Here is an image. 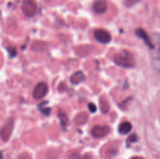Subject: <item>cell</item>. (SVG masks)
<instances>
[{
	"instance_id": "1",
	"label": "cell",
	"mask_w": 160,
	"mask_h": 159,
	"mask_svg": "<svg viewBox=\"0 0 160 159\" xmlns=\"http://www.w3.org/2000/svg\"><path fill=\"white\" fill-rule=\"evenodd\" d=\"M114 62L124 68H134L136 65L135 59L131 51L122 49L116 53L113 57Z\"/></svg>"
},
{
	"instance_id": "2",
	"label": "cell",
	"mask_w": 160,
	"mask_h": 159,
	"mask_svg": "<svg viewBox=\"0 0 160 159\" xmlns=\"http://www.w3.org/2000/svg\"><path fill=\"white\" fill-rule=\"evenodd\" d=\"M13 127L14 120L13 118H10L6 122V124L2 126V128L1 129V131H0V137H1L2 140L3 141H7L9 140V137H11L12 130H13Z\"/></svg>"
},
{
	"instance_id": "3",
	"label": "cell",
	"mask_w": 160,
	"mask_h": 159,
	"mask_svg": "<svg viewBox=\"0 0 160 159\" xmlns=\"http://www.w3.org/2000/svg\"><path fill=\"white\" fill-rule=\"evenodd\" d=\"M48 90V87L45 83L40 82L35 86L33 91V97L34 99L40 100L43 98L47 94Z\"/></svg>"
},
{
	"instance_id": "4",
	"label": "cell",
	"mask_w": 160,
	"mask_h": 159,
	"mask_svg": "<svg viewBox=\"0 0 160 159\" xmlns=\"http://www.w3.org/2000/svg\"><path fill=\"white\" fill-rule=\"evenodd\" d=\"M22 11L28 17H32L36 12V4L33 0H24L22 5Z\"/></svg>"
},
{
	"instance_id": "5",
	"label": "cell",
	"mask_w": 160,
	"mask_h": 159,
	"mask_svg": "<svg viewBox=\"0 0 160 159\" xmlns=\"http://www.w3.org/2000/svg\"><path fill=\"white\" fill-rule=\"evenodd\" d=\"M94 36H95V38L102 44H108L112 40L110 34L107 31L103 29L95 30L94 32Z\"/></svg>"
},
{
	"instance_id": "6",
	"label": "cell",
	"mask_w": 160,
	"mask_h": 159,
	"mask_svg": "<svg viewBox=\"0 0 160 159\" xmlns=\"http://www.w3.org/2000/svg\"><path fill=\"white\" fill-rule=\"evenodd\" d=\"M110 131V128L108 126H94L92 129L91 133H92V137L95 138H102L107 135Z\"/></svg>"
},
{
	"instance_id": "7",
	"label": "cell",
	"mask_w": 160,
	"mask_h": 159,
	"mask_svg": "<svg viewBox=\"0 0 160 159\" xmlns=\"http://www.w3.org/2000/svg\"><path fill=\"white\" fill-rule=\"evenodd\" d=\"M136 35L138 37H140V38H142V40L145 41V45H146L148 48H151V49H154L155 45H153V43L152 42V40L150 39L149 36H148V34H147V32L145 30L142 29V28H138V29H137V31H136Z\"/></svg>"
},
{
	"instance_id": "8",
	"label": "cell",
	"mask_w": 160,
	"mask_h": 159,
	"mask_svg": "<svg viewBox=\"0 0 160 159\" xmlns=\"http://www.w3.org/2000/svg\"><path fill=\"white\" fill-rule=\"evenodd\" d=\"M94 12L98 14H102L107 9V3L104 0H96L92 6Z\"/></svg>"
},
{
	"instance_id": "9",
	"label": "cell",
	"mask_w": 160,
	"mask_h": 159,
	"mask_svg": "<svg viewBox=\"0 0 160 159\" xmlns=\"http://www.w3.org/2000/svg\"><path fill=\"white\" fill-rule=\"evenodd\" d=\"M84 79H85V76L83 73V72L78 71L73 73V75L70 76V82H71V84L76 85V84L83 82L84 80Z\"/></svg>"
},
{
	"instance_id": "10",
	"label": "cell",
	"mask_w": 160,
	"mask_h": 159,
	"mask_svg": "<svg viewBox=\"0 0 160 159\" xmlns=\"http://www.w3.org/2000/svg\"><path fill=\"white\" fill-rule=\"evenodd\" d=\"M131 129H132V125H131V123L130 122L125 121L123 123H120V126H119L118 130L120 132V133L125 135V134H128L131 130Z\"/></svg>"
},
{
	"instance_id": "11",
	"label": "cell",
	"mask_w": 160,
	"mask_h": 159,
	"mask_svg": "<svg viewBox=\"0 0 160 159\" xmlns=\"http://www.w3.org/2000/svg\"><path fill=\"white\" fill-rule=\"evenodd\" d=\"M58 117H59V121H60L61 126H62V127L67 126V124H68L69 119L66 112H64L62 110H59V112H58Z\"/></svg>"
},
{
	"instance_id": "12",
	"label": "cell",
	"mask_w": 160,
	"mask_h": 159,
	"mask_svg": "<svg viewBox=\"0 0 160 159\" xmlns=\"http://www.w3.org/2000/svg\"><path fill=\"white\" fill-rule=\"evenodd\" d=\"M47 103H48L47 101H43V102L40 103V104H38V108L39 111H40L42 114H44L45 115L48 116V115H49L50 112H51V108H50L49 107H48V106H46Z\"/></svg>"
},
{
	"instance_id": "13",
	"label": "cell",
	"mask_w": 160,
	"mask_h": 159,
	"mask_svg": "<svg viewBox=\"0 0 160 159\" xmlns=\"http://www.w3.org/2000/svg\"><path fill=\"white\" fill-rule=\"evenodd\" d=\"M100 108H101V110L102 112V113L106 114L109 112V104L106 98H102L100 99Z\"/></svg>"
},
{
	"instance_id": "14",
	"label": "cell",
	"mask_w": 160,
	"mask_h": 159,
	"mask_svg": "<svg viewBox=\"0 0 160 159\" xmlns=\"http://www.w3.org/2000/svg\"><path fill=\"white\" fill-rule=\"evenodd\" d=\"M88 119V115L86 113H81L76 118L77 124H84Z\"/></svg>"
},
{
	"instance_id": "15",
	"label": "cell",
	"mask_w": 160,
	"mask_h": 159,
	"mask_svg": "<svg viewBox=\"0 0 160 159\" xmlns=\"http://www.w3.org/2000/svg\"><path fill=\"white\" fill-rule=\"evenodd\" d=\"M88 108H89V111H90L91 112H92V113H95V112L97 111V107L94 103H89Z\"/></svg>"
},
{
	"instance_id": "16",
	"label": "cell",
	"mask_w": 160,
	"mask_h": 159,
	"mask_svg": "<svg viewBox=\"0 0 160 159\" xmlns=\"http://www.w3.org/2000/svg\"><path fill=\"white\" fill-rule=\"evenodd\" d=\"M7 50L8 51H9V55H10L11 57H14V56L17 55V51H16L15 48H8Z\"/></svg>"
},
{
	"instance_id": "17",
	"label": "cell",
	"mask_w": 160,
	"mask_h": 159,
	"mask_svg": "<svg viewBox=\"0 0 160 159\" xmlns=\"http://www.w3.org/2000/svg\"><path fill=\"white\" fill-rule=\"evenodd\" d=\"M137 140H138V137L136 134H132V135L128 139V141L131 142V143H134V142H136Z\"/></svg>"
},
{
	"instance_id": "18",
	"label": "cell",
	"mask_w": 160,
	"mask_h": 159,
	"mask_svg": "<svg viewBox=\"0 0 160 159\" xmlns=\"http://www.w3.org/2000/svg\"><path fill=\"white\" fill-rule=\"evenodd\" d=\"M18 159H31V156L28 154H27V153H23V154H20Z\"/></svg>"
},
{
	"instance_id": "19",
	"label": "cell",
	"mask_w": 160,
	"mask_h": 159,
	"mask_svg": "<svg viewBox=\"0 0 160 159\" xmlns=\"http://www.w3.org/2000/svg\"><path fill=\"white\" fill-rule=\"evenodd\" d=\"M70 159H80V155L78 153H73L70 156Z\"/></svg>"
},
{
	"instance_id": "20",
	"label": "cell",
	"mask_w": 160,
	"mask_h": 159,
	"mask_svg": "<svg viewBox=\"0 0 160 159\" xmlns=\"http://www.w3.org/2000/svg\"><path fill=\"white\" fill-rule=\"evenodd\" d=\"M131 159H144V158H143V157H139V156H135V157H131Z\"/></svg>"
},
{
	"instance_id": "21",
	"label": "cell",
	"mask_w": 160,
	"mask_h": 159,
	"mask_svg": "<svg viewBox=\"0 0 160 159\" xmlns=\"http://www.w3.org/2000/svg\"><path fill=\"white\" fill-rule=\"evenodd\" d=\"M3 158V156H2V153L0 151V159H2Z\"/></svg>"
}]
</instances>
